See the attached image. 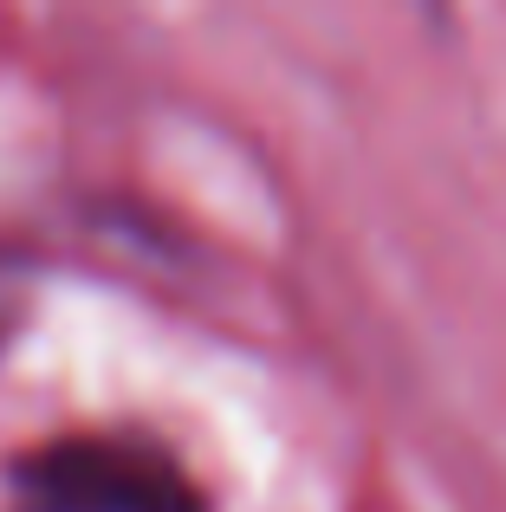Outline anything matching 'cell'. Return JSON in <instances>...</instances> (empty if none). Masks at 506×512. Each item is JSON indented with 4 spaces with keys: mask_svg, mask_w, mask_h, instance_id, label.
Here are the masks:
<instances>
[{
    "mask_svg": "<svg viewBox=\"0 0 506 512\" xmlns=\"http://www.w3.org/2000/svg\"><path fill=\"white\" fill-rule=\"evenodd\" d=\"M13 512H208L195 474L137 428H72L7 461Z\"/></svg>",
    "mask_w": 506,
    "mask_h": 512,
    "instance_id": "6da1fadb",
    "label": "cell"
},
{
    "mask_svg": "<svg viewBox=\"0 0 506 512\" xmlns=\"http://www.w3.org/2000/svg\"><path fill=\"white\" fill-rule=\"evenodd\" d=\"M26 292H33V266H26V253H13L0 240V357L26 325Z\"/></svg>",
    "mask_w": 506,
    "mask_h": 512,
    "instance_id": "7a4b0ae2",
    "label": "cell"
}]
</instances>
